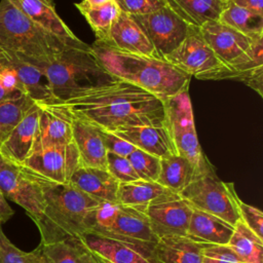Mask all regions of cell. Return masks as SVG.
I'll return each mask as SVG.
<instances>
[{"instance_id": "obj_31", "label": "cell", "mask_w": 263, "mask_h": 263, "mask_svg": "<svg viewBox=\"0 0 263 263\" xmlns=\"http://www.w3.org/2000/svg\"><path fill=\"white\" fill-rule=\"evenodd\" d=\"M75 6L90 26L97 40L100 41L107 40L113 23L121 13L115 0L100 6H87L81 2H77Z\"/></svg>"}, {"instance_id": "obj_2", "label": "cell", "mask_w": 263, "mask_h": 263, "mask_svg": "<svg viewBox=\"0 0 263 263\" xmlns=\"http://www.w3.org/2000/svg\"><path fill=\"white\" fill-rule=\"evenodd\" d=\"M90 48L111 76L134 83L162 101L189 90L191 77L162 59L127 53L99 40Z\"/></svg>"}, {"instance_id": "obj_9", "label": "cell", "mask_w": 263, "mask_h": 263, "mask_svg": "<svg viewBox=\"0 0 263 263\" xmlns=\"http://www.w3.org/2000/svg\"><path fill=\"white\" fill-rule=\"evenodd\" d=\"M133 16L142 26L162 60L176 49L193 29L167 4L150 13Z\"/></svg>"}, {"instance_id": "obj_28", "label": "cell", "mask_w": 263, "mask_h": 263, "mask_svg": "<svg viewBox=\"0 0 263 263\" xmlns=\"http://www.w3.org/2000/svg\"><path fill=\"white\" fill-rule=\"evenodd\" d=\"M166 4L193 28L218 21L228 0H165Z\"/></svg>"}, {"instance_id": "obj_23", "label": "cell", "mask_w": 263, "mask_h": 263, "mask_svg": "<svg viewBox=\"0 0 263 263\" xmlns=\"http://www.w3.org/2000/svg\"><path fill=\"white\" fill-rule=\"evenodd\" d=\"M69 183L100 202H116L119 183L107 170L79 166L71 176Z\"/></svg>"}, {"instance_id": "obj_48", "label": "cell", "mask_w": 263, "mask_h": 263, "mask_svg": "<svg viewBox=\"0 0 263 263\" xmlns=\"http://www.w3.org/2000/svg\"><path fill=\"white\" fill-rule=\"evenodd\" d=\"M110 1H113V0H82L80 2L87 6H100V5L106 4Z\"/></svg>"}, {"instance_id": "obj_37", "label": "cell", "mask_w": 263, "mask_h": 263, "mask_svg": "<svg viewBox=\"0 0 263 263\" xmlns=\"http://www.w3.org/2000/svg\"><path fill=\"white\" fill-rule=\"evenodd\" d=\"M140 180L157 181L160 173V158L136 148L127 156Z\"/></svg>"}, {"instance_id": "obj_15", "label": "cell", "mask_w": 263, "mask_h": 263, "mask_svg": "<svg viewBox=\"0 0 263 263\" xmlns=\"http://www.w3.org/2000/svg\"><path fill=\"white\" fill-rule=\"evenodd\" d=\"M38 135L34 149L66 146L73 142V115L62 104L39 105Z\"/></svg>"}, {"instance_id": "obj_26", "label": "cell", "mask_w": 263, "mask_h": 263, "mask_svg": "<svg viewBox=\"0 0 263 263\" xmlns=\"http://www.w3.org/2000/svg\"><path fill=\"white\" fill-rule=\"evenodd\" d=\"M10 66L13 68L26 95L38 105L59 103L53 97L47 78L43 71L29 63H26L14 55L4 52Z\"/></svg>"}, {"instance_id": "obj_4", "label": "cell", "mask_w": 263, "mask_h": 263, "mask_svg": "<svg viewBox=\"0 0 263 263\" xmlns=\"http://www.w3.org/2000/svg\"><path fill=\"white\" fill-rule=\"evenodd\" d=\"M68 47L9 0L0 1V48L4 52L41 68Z\"/></svg>"}, {"instance_id": "obj_6", "label": "cell", "mask_w": 263, "mask_h": 263, "mask_svg": "<svg viewBox=\"0 0 263 263\" xmlns=\"http://www.w3.org/2000/svg\"><path fill=\"white\" fill-rule=\"evenodd\" d=\"M163 103L165 121L176 153L189 160L199 176L216 173L197 138L189 90L173 96Z\"/></svg>"}, {"instance_id": "obj_35", "label": "cell", "mask_w": 263, "mask_h": 263, "mask_svg": "<svg viewBox=\"0 0 263 263\" xmlns=\"http://www.w3.org/2000/svg\"><path fill=\"white\" fill-rule=\"evenodd\" d=\"M35 104L28 96L0 104V145Z\"/></svg>"}, {"instance_id": "obj_32", "label": "cell", "mask_w": 263, "mask_h": 263, "mask_svg": "<svg viewBox=\"0 0 263 263\" xmlns=\"http://www.w3.org/2000/svg\"><path fill=\"white\" fill-rule=\"evenodd\" d=\"M220 23L249 36H263V15L228 1L218 20Z\"/></svg>"}, {"instance_id": "obj_22", "label": "cell", "mask_w": 263, "mask_h": 263, "mask_svg": "<svg viewBox=\"0 0 263 263\" xmlns=\"http://www.w3.org/2000/svg\"><path fill=\"white\" fill-rule=\"evenodd\" d=\"M73 142L78 151L80 166L107 170L108 152L99 127L74 117Z\"/></svg>"}, {"instance_id": "obj_24", "label": "cell", "mask_w": 263, "mask_h": 263, "mask_svg": "<svg viewBox=\"0 0 263 263\" xmlns=\"http://www.w3.org/2000/svg\"><path fill=\"white\" fill-rule=\"evenodd\" d=\"M205 246L187 236L161 237L152 248L153 263H203Z\"/></svg>"}, {"instance_id": "obj_43", "label": "cell", "mask_w": 263, "mask_h": 263, "mask_svg": "<svg viewBox=\"0 0 263 263\" xmlns=\"http://www.w3.org/2000/svg\"><path fill=\"white\" fill-rule=\"evenodd\" d=\"M101 134H102V138L104 141V145L107 149V152H110L119 156L127 157L132 152L136 150V147L133 144L122 139L121 137L113 134L112 132L101 129Z\"/></svg>"}, {"instance_id": "obj_5", "label": "cell", "mask_w": 263, "mask_h": 263, "mask_svg": "<svg viewBox=\"0 0 263 263\" xmlns=\"http://www.w3.org/2000/svg\"><path fill=\"white\" fill-rule=\"evenodd\" d=\"M40 69L59 103L115 78L100 65L90 45L68 47Z\"/></svg>"}, {"instance_id": "obj_18", "label": "cell", "mask_w": 263, "mask_h": 263, "mask_svg": "<svg viewBox=\"0 0 263 263\" xmlns=\"http://www.w3.org/2000/svg\"><path fill=\"white\" fill-rule=\"evenodd\" d=\"M198 30L222 64L235 60L251 46L256 38L260 37H249L219 21L205 23Z\"/></svg>"}, {"instance_id": "obj_42", "label": "cell", "mask_w": 263, "mask_h": 263, "mask_svg": "<svg viewBox=\"0 0 263 263\" xmlns=\"http://www.w3.org/2000/svg\"><path fill=\"white\" fill-rule=\"evenodd\" d=\"M0 263H28L26 252L16 248L4 234L0 222Z\"/></svg>"}, {"instance_id": "obj_29", "label": "cell", "mask_w": 263, "mask_h": 263, "mask_svg": "<svg viewBox=\"0 0 263 263\" xmlns=\"http://www.w3.org/2000/svg\"><path fill=\"white\" fill-rule=\"evenodd\" d=\"M198 177L200 176L189 160L174 154L160 159V173L156 182L173 193L180 194Z\"/></svg>"}, {"instance_id": "obj_30", "label": "cell", "mask_w": 263, "mask_h": 263, "mask_svg": "<svg viewBox=\"0 0 263 263\" xmlns=\"http://www.w3.org/2000/svg\"><path fill=\"white\" fill-rule=\"evenodd\" d=\"M246 263H263V239L238 220L227 245Z\"/></svg>"}, {"instance_id": "obj_19", "label": "cell", "mask_w": 263, "mask_h": 263, "mask_svg": "<svg viewBox=\"0 0 263 263\" xmlns=\"http://www.w3.org/2000/svg\"><path fill=\"white\" fill-rule=\"evenodd\" d=\"M40 106L35 104L12 128L0 145V154L17 164H22L32 153L39 124Z\"/></svg>"}, {"instance_id": "obj_34", "label": "cell", "mask_w": 263, "mask_h": 263, "mask_svg": "<svg viewBox=\"0 0 263 263\" xmlns=\"http://www.w3.org/2000/svg\"><path fill=\"white\" fill-rule=\"evenodd\" d=\"M120 204L117 202L101 201L92 206L84 218V233L103 234L114 224Z\"/></svg>"}, {"instance_id": "obj_12", "label": "cell", "mask_w": 263, "mask_h": 263, "mask_svg": "<svg viewBox=\"0 0 263 263\" xmlns=\"http://www.w3.org/2000/svg\"><path fill=\"white\" fill-rule=\"evenodd\" d=\"M163 60L186 75L196 79L223 65L197 28H193L180 45L165 55Z\"/></svg>"}, {"instance_id": "obj_45", "label": "cell", "mask_w": 263, "mask_h": 263, "mask_svg": "<svg viewBox=\"0 0 263 263\" xmlns=\"http://www.w3.org/2000/svg\"><path fill=\"white\" fill-rule=\"evenodd\" d=\"M26 258L28 263H50L44 255L41 246L31 252H26Z\"/></svg>"}, {"instance_id": "obj_1", "label": "cell", "mask_w": 263, "mask_h": 263, "mask_svg": "<svg viewBox=\"0 0 263 263\" xmlns=\"http://www.w3.org/2000/svg\"><path fill=\"white\" fill-rule=\"evenodd\" d=\"M62 104L74 117L108 132L165 122L162 100L119 78L79 92Z\"/></svg>"}, {"instance_id": "obj_38", "label": "cell", "mask_w": 263, "mask_h": 263, "mask_svg": "<svg viewBox=\"0 0 263 263\" xmlns=\"http://www.w3.org/2000/svg\"><path fill=\"white\" fill-rule=\"evenodd\" d=\"M107 171L118 183H128L140 180L127 157L107 153Z\"/></svg>"}, {"instance_id": "obj_7", "label": "cell", "mask_w": 263, "mask_h": 263, "mask_svg": "<svg viewBox=\"0 0 263 263\" xmlns=\"http://www.w3.org/2000/svg\"><path fill=\"white\" fill-rule=\"evenodd\" d=\"M193 210L214 215L234 226L239 220L238 196L234 184L223 182L216 173L198 177L180 192Z\"/></svg>"}, {"instance_id": "obj_17", "label": "cell", "mask_w": 263, "mask_h": 263, "mask_svg": "<svg viewBox=\"0 0 263 263\" xmlns=\"http://www.w3.org/2000/svg\"><path fill=\"white\" fill-rule=\"evenodd\" d=\"M24 14L43 29L61 39L70 47H86L88 44L80 40L69 29L55 10L53 0H9Z\"/></svg>"}, {"instance_id": "obj_16", "label": "cell", "mask_w": 263, "mask_h": 263, "mask_svg": "<svg viewBox=\"0 0 263 263\" xmlns=\"http://www.w3.org/2000/svg\"><path fill=\"white\" fill-rule=\"evenodd\" d=\"M100 41V40H99ZM118 50L147 58L161 59L133 15L121 11L113 23L106 41H102Z\"/></svg>"}, {"instance_id": "obj_47", "label": "cell", "mask_w": 263, "mask_h": 263, "mask_svg": "<svg viewBox=\"0 0 263 263\" xmlns=\"http://www.w3.org/2000/svg\"><path fill=\"white\" fill-rule=\"evenodd\" d=\"M82 263H105V262L87 249V251L83 257Z\"/></svg>"}, {"instance_id": "obj_44", "label": "cell", "mask_w": 263, "mask_h": 263, "mask_svg": "<svg viewBox=\"0 0 263 263\" xmlns=\"http://www.w3.org/2000/svg\"><path fill=\"white\" fill-rule=\"evenodd\" d=\"M229 2L263 15V0H228Z\"/></svg>"}, {"instance_id": "obj_11", "label": "cell", "mask_w": 263, "mask_h": 263, "mask_svg": "<svg viewBox=\"0 0 263 263\" xmlns=\"http://www.w3.org/2000/svg\"><path fill=\"white\" fill-rule=\"evenodd\" d=\"M197 79L240 81L263 97V36L256 38L251 46L235 60L221 65Z\"/></svg>"}, {"instance_id": "obj_33", "label": "cell", "mask_w": 263, "mask_h": 263, "mask_svg": "<svg viewBox=\"0 0 263 263\" xmlns=\"http://www.w3.org/2000/svg\"><path fill=\"white\" fill-rule=\"evenodd\" d=\"M50 263H82L87 248L78 238H68L47 245L40 243Z\"/></svg>"}, {"instance_id": "obj_13", "label": "cell", "mask_w": 263, "mask_h": 263, "mask_svg": "<svg viewBox=\"0 0 263 263\" xmlns=\"http://www.w3.org/2000/svg\"><path fill=\"white\" fill-rule=\"evenodd\" d=\"M155 236H186L193 209L179 194L147 205L144 210Z\"/></svg>"}, {"instance_id": "obj_10", "label": "cell", "mask_w": 263, "mask_h": 263, "mask_svg": "<svg viewBox=\"0 0 263 263\" xmlns=\"http://www.w3.org/2000/svg\"><path fill=\"white\" fill-rule=\"evenodd\" d=\"M21 165L34 176L58 184L69 183L73 173L80 166L74 142L66 146L35 149Z\"/></svg>"}, {"instance_id": "obj_20", "label": "cell", "mask_w": 263, "mask_h": 263, "mask_svg": "<svg viewBox=\"0 0 263 263\" xmlns=\"http://www.w3.org/2000/svg\"><path fill=\"white\" fill-rule=\"evenodd\" d=\"M100 235L149 247H153L158 240L144 210L124 205H120L112 227Z\"/></svg>"}, {"instance_id": "obj_36", "label": "cell", "mask_w": 263, "mask_h": 263, "mask_svg": "<svg viewBox=\"0 0 263 263\" xmlns=\"http://www.w3.org/2000/svg\"><path fill=\"white\" fill-rule=\"evenodd\" d=\"M27 96L4 51L0 55V104L18 100Z\"/></svg>"}, {"instance_id": "obj_14", "label": "cell", "mask_w": 263, "mask_h": 263, "mask_svg": "<svg viewBox=\"0 0 263 263\" xmlns=\"http://www.w3.org/2000/svg\"><path fill=\"white\" fill-rule=\"evenodd\" d=\"M79 238L91 253L105 263H153V247L96 233H83Z\"/></svg>"}, {"instance_id": "obj_25", "label": "cell", "mask_w": 263, "mask_h": 263, "mask_svg": "<svg viewBox=\"0 0 263 263\" xmlns=\"http://www.w3.org/2000/svg\"><path fill=\"white\" fill-rule=\"evenodd\" d=\"M232 232L233 226L224 220L214 215L193 210L186 236L206 245L227 246Z\"/></svg>"}, {"instance_id": "obj_3", "label": "cell", "mask_w": 263, "mask_h": 263, "mask_svg": "<svg viewBox=\"0 0 263 263\" xmlns=\"http://www.w3.org/2000/svg\"><path fill=\"white\" fill-rule=\"evenodd\" d=\"M34 177L43 195L42 215L35 222L40 232L41 243L80 237L84 233L86 213L100 201L70 183L58 184Z\"/></svg>"}, {"instance_id": "obj_40", "label": "cell", "mask_w": 263, "mask_h": 263, "mask_svg": "<svg viewBox=\"0 0 263 263\" xmlns=\"http://www.w3.org/2000/svg\"><path fill=\"white\" fill-rule=\"evenodd\" d=\"M120 10L129 15H142L166 5L165 0H115Z\"/></svg>"}, {"instance_id": "obj_8", "label": "cell", "mask_w": 263, "mask_h": 263, "mask_svg": "<svg viewBox=\"0 0 263 263\" xmlns=\"http://www.w3.org/2000/svg\"><path fill=\"white\" fill-rule=\"evenodd\" d=\"M0 191L5 199L21 205L36 222L43 211V195L36 178L23 165L0 154Z\"/></svg>"}, {"instance_id": "obj_41", "label": "cell", "mask_w": 263, "mask_h": 263, "mask_svg": "<svg viewBox=\"0 0 263 263\" xmlns=\"http://www.w3.org/2000/svg\"><path fill=\"white\" fill-rule=\"evenodd\" d=\"M203 263H246L228 246L206 245L202 250Z\"/></svg>"}, {"instance_id": "obj_46", "label": "cell", "mask_w": 263, "mask_h": 263, "mask_svg": "<svg viewBox=\"0 0 263 263\" xmlns=\"http://www.w3.org/2000/svg\"><path fill=\"white\" fill-rule=\"evenodd\" d=\"M13 215V210L8 205L7 200L0 191V222L3 224L8 221Z\"/></svg>"}, {"instance_id": "obj_49", "label": "cell", "mask_w": 263, "mask_h": 263, "mask_svg": "<svg viewBox=\"0 0 263 263\" xmlns=\"http://www.w3.org/2000/svg\"><path fill=\"white\" fill-rule=\"evenodd\" d=\"M2 52H3V50H2V49H1V48H0V55H1V54H2Z\"/></svg>"}, {"instance_id": "obj_21", "label": "cell", "mask_w": 263, "mask_h": 263, "mask_svg": "<svg viewBox=\"0 0 263 263\" xmlns=\"http://www.w3.org/2000/svg\"><path fill=\"white\" fill-rule=\"evenodd\" d=\"M112 133L126 140L136 148L157 156L160 159L177 154L166 121L161 124L119 128Z\"/></svg>"}, {"instance_id": "obj_27", "label": "cell", "mask_w": 263, "mask_h": 263, "mask_svg": "<svg viewBox=\"0 0 263 263\" xmlns=\"http://www.w3.org/2000/svg\"><path fill=\"white\" fill-rule=\"evenodd\" d=\"M176 195L156 181L137 180L128 183H119L116 202L124 206H134L145 210L153 202Z\"/></svg>"}, {"instance_id": "obj_39", "label": "cell", "mask_w": 263, "mask_h": 263, "mask_svg": "<svg viewBox=\"0 0 263 263\" xmlns=\"http://www.w3.org/2000/svg\"><path fill=\"white\" fill-rule=\"evenodd\" d=\"M239 220L242 221L248 228H250L257 236L263 239V213L242 200L238 199Z\"/></svg>"}]
</instances>
